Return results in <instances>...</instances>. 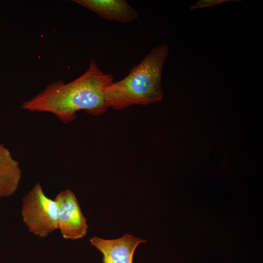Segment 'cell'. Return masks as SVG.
<instances>
[{
	"instance_id": "1",
	"label": "cell",
	"mask_w": 263,
	"mask_h": 263,
	"mask_svg": "<svg viewBox=\"0 0 263 263\" xmlns=\"http://www.w3.org/2000/svg\"><path fill=\"white\" fill-rule=\"evenodd\" d=\"M113 82V76L103 73L92 59L80 76L67 83L59 80L48 85L21 107L30 112L52 113L64 124L75 119L79 111L100 115L109 108L106 90Z\"/></svg>"
},
{
	"instance_id": "2",
	"label": "cell",
	"mask_w": 263,
	"mask_h": 263,
	"mask_svg": "<svg viewBox=\"0 0 263 263\" xmlns=\"http://www.w3.org/2000/svg\"><path fill=\"white\" fill-rule=\"evenodd\" d=\"M169 52L164 43L153 48L123 79L112 83L106 89L109 107L121 110L134 105H146L161 100L163 68Z\"/></svg>"
},
{
	"instance_id": "3",
	"label": "cell",
	"mask_w": 263,
	"mask_h": 263,
	"mask_svg": "<svg viewBox=\"0 0 263 263\" xmlns=\"http://www.w3.org/2000/svg\"><path fill=\"white\" fill-rule=\"evenodd\" d=\"M21 214L29 231L44 238L58 229L56 202L47 197L38 182L22 198Z\"/></svg>"
},
{
	"instance_id": "4",
	"label": "cell",
	"mask_w": 263,
	"mask_h": 263,
	"mask_svg": "<svg viewBox=\"0 0 263 263\" xmlns=\"http://www.w3.org/2000/svg\"><path fill=\"white\" fill-rule=\"evenodd\" d=\"M58 207V229L65 239L84 237L88 226L74 193L69 189L60 192L54 199Z\"/></svg>"
},
{
	"instance_id": "5",
	"label": "cell",
	"mask_w": 263,
	"mask_h": 263,
	"mask_svg": "<svg viewBox=\"0 0 263 263\" xmlns=\"http://www.w3.org/2000/svg\"><path fill=\"white\" fill-rule=\"evenodd\" d=\"M146 241L126 234L121 238L106 240L96 236L90 239L91 244L102 252L103 263H132L137 246Z\"/></svg>"
},
{
	"instance_id": "6",
	"label": "cell",
	"mask_w": 263,
	"mask_h": 263,
	"mask_svg": "<svg viewBox=\"0 0 263 263\" xmlns=\"http://www.w3.org/2000/svg\"><path fill=\"white\" fill-rule=\"evenodd\" d=\"M74 1L108 20L126 23L138 18L137 11L125 0H75Z\"/></svg>"
},
{
	"instance_id": "7",
	"label": "cell",
	"mask_w": 263,
	"mask_h": 263,
	"mask_svg": "<svg viewBox=\"0 0 263 263\" xmlns=\"http://www.w3.org/2000/svg\"><path fill=\"white\" fill-rule=\"evenodd\" d=\"M21 177L18 162L10 151L0 143V198L8 197L18 189Z\"/></svg>"
},
{
	"instance_id": "8",
	"label": "cell",
	"mask_w": 263,
	"mask_h": 263,
	"mask_svg": "<svg viewBox=\"0 0 263 263\" xmlns=\"http://www.w3.org/2000/svg\"><path fill=\"white\" fill-rule=\"evenodd\" d=\"M241 1V0H199L194 5H193L190 9L191 10L201 8L208 6H212L217 5L218 4H222L226 1Z\"/></svg>"
}]
</instances>
